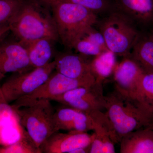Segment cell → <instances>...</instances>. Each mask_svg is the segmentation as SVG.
<instances>
[{
  "label": "cell",
  "mask_w": 153,
  "mask_h": 153,
  "mask_svg": "<svg viewBox=\"0 0 153 153\" xmlns=\"http://www.w3.org/2000/svg\"><path fill=\"white\" fill-rule=\"evenodd\" d=\"M51 41L47 39H38L23 45L27 49L33 68L43 67L52 62Z\"/></svg>",
  "instance_id": "obj_19"
},
{
  "label": "cell",
  "mask_w": 153,
  "mask_h": 153,
  "mask_svg": "<svg viewBox=\"0 0 153 153\" xmlns=\"http://www.w3.org/2000/svg\"><path fill=\"white\" fill-rule=\"evenodd\" d=\"M16 116L13 108L6 101L0 90V135L4 128Z\"/></svg>",
  "instance_id": "obj_25"
},
{
  "label": "cell",
  "mask_w": 153,
  "mask_h": 153,
  "mask_svg": "<svg viewBox=\"0 0 153 153\" xmlns=\"http://www.w3.org/2000/svg\"><path fill=\"white\" fill-rule=\"evenodd\" d=\"M9 31H10V27L8 24L0 26V40Z\"/></svg>",
  "instance_id": "obj_26"
},
{
  "label": "cell",
  "mask_w": 153,
  "mask_h": 153,
  "mask_svg": "<svg viewBox=\"0 0 153 153\" xmlns=\"http://www.w3.org/2000/svg\"><path fill=\"white\" fill-rule=\"evenodd\" d=\"M148 128H152L153 129V121L152 122V123L149 126V127H148Z\"/></svg>",
  "instance_id": "obj_29"
},
{
  "label": "cell",
  "mask_w": 153,
  "mask_h": 153,
  "mask_svg": "<svg viewBox=\"0 0 153 153\" xmlns=\"http://www.w3.org/2000/svg\"><path fill=\"white\" fill-rule=\"evenodd\" d=\"M93 120L95 136L91 144L89 153H115L112 130L107 117L103 115Z\"/></svg>",
  "instance_id": "obj_16"
},
{
  "label": "cell",
  "mask_w": 153,
  "mask_h": 153,
  "mask_svg": "<svg viewBox=\"0 0 153 153\" xmlns=\"http://www.w3.org/2000/svg\"><path fill=\"white\" fill-rule=\"evenodd\" d=\"M55 129L88 132L93 131L95 123L90 115L73 108L63 105L55 109Z\"/></svg>",
  "instance_id": "obj_12"
},
{
  "label": "cell",
  "mask_w": 153,
  "mask_h": 153,
  "mask_svg": "<svg viewBox=\"0 0 153 153\" xmlns=\"http://www.w3.org/2000/svg\"><path fill=\"white\" fill-rule=\"evenodd\" d=\"M117 64L116 55L109 50L95 56L89 62L91 71L96 80L102 82L113 74Z\"/></svg>",
  "instance_id": "obj_20"
},
{
  "label": "cell",
  "mask_w": 153,
  "mask_h": 153,
  "mask_svg": "<svg viewBox=\"0 0 153 153\" xmlns=\"http://www.w3.org/2000/svg\"><path fill=\"white\" fill-rule=\"evenodd\" d=\"M5 74H3L1 72H0V81L5 76Z\"/></svg>",
  "instance_id": "obj_28"
},
{
  "label": "cell",
  "mask_w": 153,
  "mask_h": 153,
  "mask_svg": "<svg viewBox=\"0 0 153 153\" xmlns=\"http://www.w3.org/2000/svg\"><path fill=\"white\" fill-rule=\"evenodd\" d=\"M45 6L52 9L58 37L68 50L74 49L77 41L96 25L99 19L92 11L73 3L53 2Z\"/></svg>",
  "instance_id": "obj_2"
},
{
  "label": "cell",
  "mask_w": 153,
  "mask_h": 153,
  "mask_svg": "<svg viewBox=\"0 0 153 153\" xmlns=\"http://www.w3.org/2000/svg\"><path fill=\"white\" fill-rule=\"evenodd\" d=\"M40 5L36 0H25L9 22L10 31L23 45L38 39L55 41L59 38L54 20L42 13Z\"/></svg>",
  "instance_id": "obj_3"
},
{
  "label": "cell",
  "mask_w": 153,
  "mask_h": 153,
  "mask_svg": "<svg viewBox=\"0 0 153 153\" xmlns=\"http://www.w3.org/2000/svg\"><path fill=\"white\" fill-rule=\"evenodd\" d=\"M44 5L53 2H66L85 7L100 17L105 16L114 9L113 0H36Z\"/></svg>",
  "instance_id": "obj_22"
},
{
  "label": "cell",
  "mask_w": 153,
  "mask_h": 153,
  "mask_svg": "<svg viewBox=\"0 0 153 153\" xmlns=\"http://www.w3.org/2000/svg\"><path fill=\"white\" fill-rule=\"evenodd\" d=\"M119 143L120 153H153V129L144 128L130 132Z\"/></svg>",
  "instance_id": "obj_14"
},
{
  "label": "cell",
  "mask_w": 153,
  "mask_h": 153,
  "mask_svg": "<svg viewBox=\"0 0 153 153\" xmlns=\"http://www.w3.org/2000/svg\"><path fill=\"white\" fill-rule=\"evenodd\" d=\"M13 108L20 124L34 145L40 150L46 140L57 132L54 121L55 109L51 100H40L28 106Z\"/></svg>",
  "instance_id": "obj_5"
},
{
  "label": "cell",
  "mask_w": 153,
  "mask_h": 153,
  "mask_svg": "<svg viewBox=\"0 0 153 153\" xmlns=\"http://www.w3.org/2000/svg\"><path fill=\"white\" fill-rule=\"evenodd\" d=\"M57 72L71 78H80L93 75L89 62L80 56L67 53L60 55L55 60ZM94 76V75H93Z\"/></svg>",
  "instance_id": "obj_15"
},
{
  "label": "cell",
  "mask_w": 153,
  "mask_h": 153,
  "mask_svg": "<svg viewBox=\"0 0 153 153\" xmlns=\"http://www.w3.org/2000/svg\"><path fill=\"white\" fill-rule=\"evenodd\" d=\"M31 68L27 49L20 42L0 44V72L5 75L20 73L29 71Z\"/></svg>",
  "instance_id": "obj_11"
},
{
  "label": "cell",
  "mask_w": 153,
  "mask_h": 153,
  "mask_svg": "<svg viewBox=\"0 0 153 153\" xmlns=\"http://www.w3.org/2000/svg\"><path fill=\"white\" fill-rule=\"evenodd\" d=\"M103 82L96 81L92 85L72 89L51 100L73 108L91 116L105 109V95Z\"/></svg>",
  "instance_id": "obj_8"
},
{
  "label": "cell",
  "mask_w": 153,
  "mask_h": 153,
  "mask_svg": "<svg viewBox=\"0 0 153 153\" xmlns=\"http://www.w3.org/2000/svg\"><path fill=\"white\" fill-rule=\"evenodd\" d=\"M138 65L130 57L123 58L114 72V89L134 100L139 80L144 74Z\"/></svg>",
  "instance_id": "obj_13"
},
{
  "label": "cell",
  "mask_w": 153,
  "mask_h": 153,
  "mask_svg": "<svg viewBox=\"0 0 153 153\" xmlns=\"http://www.w3.org/2000/svg\"><path fill=\"white\" fill-rule=\"evenodd\" d=\"M113 7L129 18L141 32L153 27V0H113Z\"/></svg>",
  "instance_id": "obj_10"
},
{
  "label": "cell",
  "mask_w": 153,
  "mask_h": 153,
  "mask_svg": "<svg viewBox=\"0 0 153 153\" xmlns=\"http://www.w3.org/2000/svg\"><path fill=\"white\" fill-rule=\"evenodd\" d=\"M130 58L145 74H153V40L146 32H141L131 49Z\"/></svg>",
  "instance_id": "obj_17"
},
{
  "label": "cell",
  "mask_w": 153,
  "mask_h": 153,
  "mask_svg": "<svg viewBox=\"0 0 153 153\" xmlns=\"http://www.w3.org/2000/svg\"><path fill=\"white\" fill-rule=\"evenodd\" d=\"M95 77L90 75L80 78H71L56 71L52 72L48 79L41 86L30 94L15 101L14 108L28 106L41 99L51 100L55 97L74 88L86 87L95 82Z\"/></svg>",
  "instance_id": "obj_6"
},
{
  "label": "cell",
  "mask_w": 153,
  "mask_h": 153,
  "mask_svg": "<svg viewBox=\"0 0 153 153\" xmlns=\"http://www.w3.org/2000/svg\"><path fill=\"white\" fill-rule=\"evenodd\" d=\"M94 136V133L55 132L42 145L40 151L41 153H71L76 149L90 146Z\"/></svg>",
  "instance_id": "obj_9"
},
{
  "label": "cell",
  "mask_w": 153,
  "mask_h": 153,
  "mask_svg": "<svg viewBox=\"0 0 153 153\" xmlns=\"http://www.w3.org/2000/svg\"><path fill=\"white\" fill-rule=\"evenodd\" d=\"M145 32L147 33L149 36L153 40V27L147 32Z\"/></svg>",
  "instance_id": "obj_27"
},
{
  "label": "cell",
  "mask_w": 153,
  "mask_h": 153,
  "mask_svg": "<svg viewBox=\"0 0 153 153\" xmlns=\"http://www.w3.org/2000/svg\"><path fill=\"white\" fill-rule=\"evenodd\" d=\"M25 0H0V26L8 24Z\"/></svg>",
  "instance_id": "obj_24"
},
{
  "label": "cell",
  "mask_w": 153,
  "mask_h": 153,
  "mask_svg": "<svg viewBox=\"0 0 153 153\" xmlns=\"http://www.w3.org/2000/svg\"><path fill=\"white\" fill-rule=\"evenodd\" d=\"M95 26L104 37L110 51L123 58L130 57L141 31L129 18L113 9L99 18Z\"/></svg>",
  "instance_id": "obj_4"
},
{
  "label": "cell",
  "mask_w": 153,
  "mask_h": 153,
  "mask_svg": "<svg viewBox=\"0 0 153 153\" xmlns=\"http://www.w3.org/2000/svg\"><path fill=\"white\" fill-rule=\"evenodd\" d=\"M55 68L54 60L46 66L11 77L0 87L6 101L9 103L32 93L48 79Z\"/></svg>",
  "instance_id": "obj_7"
},
{
  "label": "cell",
  "mask_w": 153,
  "mask_h": 153,
  "mask_svg": "<svg viewBox=\"0 0 153 153\" xmlns=\"http://www.w3.org/2000/svg\"><path fill=\"white\" fill-rule=\"evenodd\" d=\"M134 100L153 115V74L142 75L138 82Z\"/></svg>",
  "instance_id": "obj_21"
},
{
  "label": "cell",
  "mask_w": 153,
  "mask_h": 153,
  "mask_svg": "<svg viewBox=\"0 0 153 153\" xmlns=\"http://www.w3.org/2000/svg\"><path fill=\"white\" fill-rule=\"evenodd\" d=\"M74 49L82 55L94 57L109 50L102 34L94 27L77 41Z\"/></svg>",
  "instance_id": "obj_18"
},
{
  "label": "cell",
  "mask_w": 153,
  "mask_h": 153,
  "mask_svg": "<svg viewBox=\"0 0 153 153\" xmlns=\"http://www.w3.org/2000/svg\"><path fill=\"white\" fill-rule=\"evenodd\" d=\"M0 153H41V152L32 142L25 130L22 138L16 142L0 146Z\"/></svg>",
  "instance_id": "obj_23"
},
{
  "label": "cell",
  "mask_w": 153,
  "mask_h": 153,
  "mask_svg": "<svg viewBox=\"0 0 153 153\" xmlns=\"http://www.w3.org/2000/svg\"><path fill=\"white\" fill-rule=\"evenodd\" d=\"M105 114L112 129L115 143H119L125 135L148 127L153 122V115L115 89L105 95Z\"/></svg>",
  "instance_id": "obj_1"
}]
</instances>
